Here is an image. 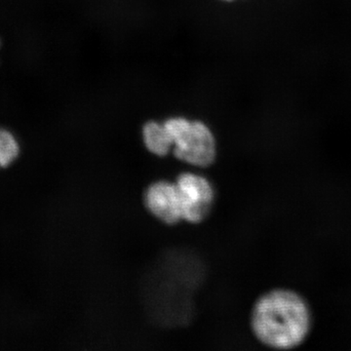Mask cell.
<instances>
[{
	"label": "cell",
	"instance_id": "3",
	"mask_svg": "<svg viewBox=\"0 0 351 351\" xmlns=\"http://www.w3.org/2000/svg\"><path fill=\"white\" fill-rule=\"evenodd\" d=\"M184 200V221L199 223L213 204L215 191L211 182L195 173H182L176 180Z\"/></svg>",
	"mask_w": 351,
	"mask_h": 351
},
{
	"label": "cell",
	"instance_id": "6",
	"mask_svg": "<svg viewBox=\"0 0 351 351\" xmlns=\"http://www.w3.org/2000/svg\"><path fill=\"white\" fill-rule=\"evenodd\" d=\"M20 154L17 138L10 132L0 128V170L8 167Z\"/></svg>",
	"mask_w": 351,
	"mask_h": 351
},
{
	"label": "cell",
	"instance_id": "4",
	"mask_svg": "<svg viewBox=\"0 0 351 351\" xmlns=\"http://www.w3.org/2000/svg\"><path fill=\"white\" fill-rule=\"evenodd\" d=\"M144 201L147 209L163 223L175 225L184 221V201L176 182H154L145 191Z\"/></svg>",
	"mask_w": 351,
	"mask_h": 351
},
{
	"label": "cell",
	"instance_id": "2",
	"mask_svg": "<svg viewBox=\"0 0 351 351\" xmlns=\"http://www.w3.org/2000/svg\"><path fill=\"white\" fill-rule=\"evenodd\" d=\"M173 142L175 156L197 167H208L216 158V142L202 122L171 119L164 123Z\"/></svg>",
	"mask_w": 351,
	"mask_h": 351
},
{
	"label": "cell",
	"instance_id": "5",
	"mask_svg": "<svg viewBox=\"0 0 351 351\" xmlns=\"http://www.w3.org/2000/svg\"><path fill=\"white\" fill-rule=\"evenodd\" d=\"M143 138L147 149L152 154L158 156H165L173 149L172 138L165 125L149 122L143 129Z\"/></svg>",
	"mask_w": 351,
	"mask_h": 351
},
{
	"label": "cell",
	"instance_id": "1",
	"mask_svg": "<svg viewBox=\"0 0 351 351\" xmlns=\"http://www.w3.org/2000/svg\"><path fill=\"white\" fill-rule=\"evenodd\" d=\"M253 334L263 345L288 350L302 345L311 328V309L294 291L277 289L263 295L252 309Z\"/></svg>",
	"mask_w": 351,
	"mask_h": 351
}]
</instances>
